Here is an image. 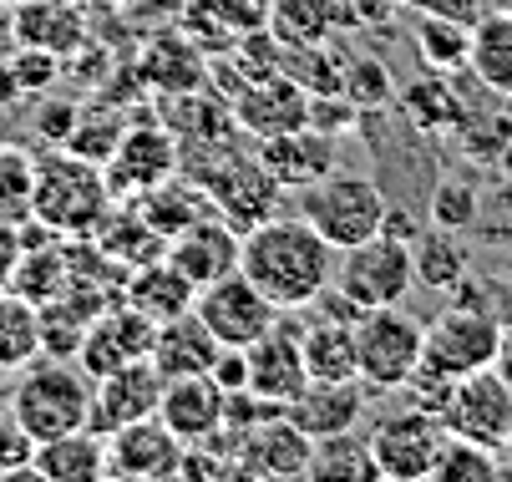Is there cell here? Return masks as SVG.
Wrapping results in <instances>:
<instances>
[{
    "label": "cell",
    "instance_id": "cell-20",
    "mask_svg": "<svg viewBox=\"0 0 512 482\" xmlns=\"http://www.w3.org/2000/svg\"><path fill=\"white\" fill-rule=\"evenodd\" d=\"M254 158L264 163V173L284 193H305L310 183H320L325 173H335V137H325L315 127L274 132V137H259Z\"/></svg>",
    "mask_w": 512,
    "mask_h": 482
},
{
    "label": "cell",
    "instance_id": "cell-39",
    "mask_svg": "<svg viewBox=\"0 0 512 482\" xmlns=\"http://www.w3.org/2000/svg\"><path fill=\"white\" fill-rule=\"evenodd\" d=\"M345 16L335 11V0H269V31L284 46H310V41H330V31Z\"/></svg>",
    "mask_w": 512,
    "mask_h": 482
},
{
    "label": "cell",
    "instance_id": "cell-32",
    "mask_svg": "<svg viewBox=\"0 0 512 482\" xmlns=\"http://www.w3.org/2000/svg\"><path fill=\"white\" fill-rule=\"evenodd\" d=\"M127 203H137V214L148 219V224H153L163 239H173V234H183L188 224H198V219H208V214H213L208 193H203L198 183H188L183 173L163 178L158 188L137 193V198H127Z\"/></svg>",
    "mask_w": 512,
    "mask_h": 482
},
{
    "label": "cell",
    "instance_id": "cell-25",
    "mask_svg": "<svg viewBox=\"0 0 512 482\" xmlns=\"http://www.w3.org/2000/svg\"><path fill=\"white\" fill-rule=\"evenodd\" d=\"M158 122L183 143H218V137H234L239 122H234V107L229 97H218L213 87H193V92H173V97H158Z\"/></svg>",
    "mask_w": 512,
    "mask_h": 482
},
{
    "label": "cell",
    "instance_id": "cell-10",
    "mask_svg": "<svg viewBox=\"0 0 512 482\" xmlns=\"http://www.w3.org/2000/svg\"><path fill=\"white\" fill-rule=\"evenodd\" d=\"M178 173V137L158 122V112H132V127L122 132L117 153L107 158L112 198H137Z\"/></svg>",
    "mask_w": 512,
    "mask_h": 482
},
{
    "label": "cell",
    "instance_id": "cell-26",
    "mask_svg": "<svg viewBox=\"0 0 512 482\" xmlns=\"http://www.w3.org/2000/svg\"><path fill=\"white\" fill-rule=\"evenodd\" d=\"M396 107L426 137H457V127L467 122V102L447 72H421L406 87H396Z\"/></svg>",
    "mask_w": 512,
    "mask_h": 482
},
{
    "label": "cell",
    "instance_id": "cell-57",
    "mask_svg": "<svg viewBox=\"0 0 512 482\" xmlns=\"http://www.w3.org/2000/svg\"><path fill=\"white\" fill-rule=\"evenodd\" d=\"M492 11H507L512 16V0H492Z\"/></svg>",
    "mask_w": 512,
    "mask_h": 482
},
{
    "label": "cell",
    "instance_id": "cell-41",
    "mask_svg": "<svg viewBox=\"0 0 512 482\" xmlns=\"http://www.w3.org/2000/svg\"><path fill=\"white\" fill-rule=\"evenodd\" d=\"M31 188H36V153L26 143H0V224L31 219Z\"/></svg>",
    "mask_w": 512,
    "mask_h": 482
},
{
    "label": "cell",
    "instance_id": "cell-21",
    "mask_svg": "<svg viewBox=\"0 0 512 482\" xmlns=\"http://www.w3.org/2000/svg\"><path fill=\"white\" fill-rule=\"evenodd\" d=\"M365 401H371V386L360 376L350 381H305V391L284 406V417L295 422L305 437H340V432H355L360 417H365Z\"/></svg>",
    "mask_w": 512,
    "mask_h": 482
},
{
    "label": "cell",
    "instance_id": "cell-8",
    "mask_svg": "<svg viewBox=\"0 0 512 482\" xmlns=\"http://www.w3.org/2000/svg\"><path fill=\"white\" fill-rule=\"evenodd\" d=\"M365 442H371L381 482H426L436 472V457L447 447V427H442V417H431V411H421L411 401L406 411L381 417Z\"/></svg>",
    "mask_w": 512,
    "mask_h": 482
},
{
    "label": "cell",
    "instance_id": "cell-45",
    "mask_svg": "<svg viewBox=\"0 0 512 482\" xmlns=\"http://www.w3.org/2000/svg\"><path fill=\"white\" fill-rule=\"evenodd\" d=\"M497 472H502V462H497L492 447L447 432V447H442V457H436L431 482H487V477H497Z\"/></svg>",
    "mask_w": 512,
    "mask_h": 482
},
{
    "label": "cell",
    "instance_id": "cell-22",
    "mask_svg": "<svg viewBox=\"0 0 512 482\" xmlns=\"http://www.w3.org/2000/svg\"><path fill=\"white\" fill-rule=\"evenodd\" d=\"M239 239H244V234H239L234 224H224L218 214H208V219L188 224L183 234H173L163 259L183 274L193 290H203V285L218 280V274L239 269Z\"/></svg>",
    "mask_w": 512,
    "mask_h": 482
},
{
    "label": "cell",
    "instance_id": "cell-13",
    "mask_svg": "<svg viewBox=\"0 0 512 482\" xmlns=\"http://www.w3.org/2000/svg\"><path fill=\"white\" fill-rule=\"evenodd\" d=\"M203 193H208V203H213L218 219L234 224L239 234H249L254 224L274 219V203H279L284 188L264 173V163H259L254 153L234 148L224 163H218V168L203 178Z\"/></svg>",
    "mask_w": 512,
    "mask_h": 482
},
{
    "label": "cell",
    "instance_id": "cell-28",
    "mask_svg": "<svg viewBox=\"0 0 512 482\" xmlns=\"http://www.w3.org/2000/svg\"><path fill=\"white\" fill-rule=\"evenodd\" d=\"M31 472L41 482H102L107 477V437L92 427H77L51 442H36Z\"/></svg>",
    "mask_w": 512,
    "mask_h": 482
},
{
    "label": "cell",
    "instance_id": "cell-2",
    "mask_svg": "<svg viewBox=\"0 0 512 482\" xmlns=\"http://www.w3.org/2000/svg\"><path fill=\"white\" fill-rule=\"evenodd\" d=\"M107 168L71 153V148H41L36 153V188H31V219L56 229L61 239H82L102 224L112 209Z\"/></svg>",
    "mask_w": 512,
    "mask_h": 482
},
{
    "label": "cell",
    "instance_id": "cell-52",
    "mask_svg": "<svg viewBox=\"0 0 512 482\" xmlns=\"http://www.w3.org/2000/svg\"><path fill=\"white\" fill-rule=\"evenodd\" d=\"M401 6H411V11H426V16H452V21H467V26H477V21L492 11V0H401Z\"/></svg>",
    "mask_w": 512,
    "mask_h": 482
},
{
    "label": "cell",
    "instance_id": "cell-23",
    "mask_svg": "<svg viewBox=\"0 0 512 482\" xmlns=\"http://www.w3.org/2000/svg\"><path fill=\"white\" fill-rule=\"evenodd\" d=\"M224 401H229V391L213 376H168L158 417L188 447V442H203V437H213L218 427H224Z\"/></svg>",
    "mask_w": 512,
    "mask_h": 482
},
{
    "label": "cell",
    "instance_id": "cell-6",
    "mask_svg": "<svg viewBox=\"0 0 512 482\" xmlns=\"http://www.w3.org/2000/svg\"><path fill=\"white\" fill-rule=\"evenodd\" d=\"M335 290H345L360 310H381V305H406L416 285V259L411 244L396 234H371L350 249L335 254Z\"/></svg>",
    "mask_w": 512,
    "mask_h": 482
},
{
    "label": "cell",
    "instance_id": "cell-44",
    "mask_svg": "<svg viewBox=\"0 0 512 482\" xmlns=\"http://www.w3.org/2000/svg\"><path fill=\"white\" fill-rule=\"evenodd\" d=\"M360 112H376L396 102V82H391V66L381 56H345V87H340Z\"/></svg>",
    "mask_w": 512,
    "mask_h": 482
},
{
    "label": "cell",
    "instance_id": "cell-37",
    "mask_svg": "<svg viewBox=\"0 0 512 482\" xmlns=\"http://www.w3.org/2000/svg\"><path fill=\"white\" fill-rule=\"evenodd\" d=\"M71 280V259H66V239H41V244H21V264L11 290L26 295L31 305H46L66 290Z\"/></svg>",
    "mask_w": 512,
    "mask_h": 482
},
{
    "label": "cell",
    "instance_id": "cell-27",
    "mask_svg": "<svg viewBox=\"0 0 512 482\" xmlns=\"http://www.w3.org/2000/svg\"><path fill=\"white\" fill-rule=\"evenodd\" d=\"M218 335L203 325L198 310H183L173 320L158 325V340H153V366L163 376H208L213 361H218Z\"/></svg>",
    "mask_w": 512,
    "mask_h": 482
},
{
    "label": "cell",
    "instance_id": "cell-36",
    "mask_svg": "<svg viewBox=\"0 0 512 482\" xmlns=\"http://www.w3.org/2000/svg\"><path fill=\"white\" fill-rule=\"evenodd\" d=\"M127 127H132V107H122V102H112V97L82 102L77 127H71V137H66V148L107 168V158L117 153V143H122Z\"/></svg>",
    "mask_w": 512,
    "mask_h": 482
},
{
    "label": "cell",
    "instance_id": "cell-4",
    "mask_svg": "<svg viewBox=\"0 0 512 482\" xmlns=\"http://www.w3.org/2000/svg\"><path fill=\"white\" fill-rule=\"evenodd\" d=\"M426 356V320L406 315L401 305L360 310L355 320V366L371 391H406Z\"/></svg>",
    "mask_w": 512,
    "mask_h": 482
},
{
    "label": "cell",
    "instance_id": "cell-35",
    "mask_svg": "<svg viewBox=\"0 0 512 482\" xmlns=\"http://www.w3.org/2000/svg\"><path fill=\"white\" fill-rule=\"evenodd\" d=\"M416 56L426 72H467V61H472V26L467 21H452V16H426L416 11Z\"/></svg>",
    "mask_w": 512,
    "mask_h": 482
},
{
    "label": "cell",
    "instance_id": "cell-1",
    "mask_svg": "<svg viewBox=\"0 0 512 482\" xmlns=\"http://www.w3.org/2000/svg\"><path fill=\"white\" fill-rule=\"evenodd\" d=\"M239 269L279 310H310L335 280V244L310 219H264L239 239Z\"/></svg>",
    "mask_w": 512,
    "mask_h": 482
},
{
    "label": "cell",
    "instance_id": "cell-30",
    "mask_svg": "<svg viewBox=\"0 0 512 482\" xmlns=\"http://www.w3.org/2000/svg\"><path fill=\"white\" fill-rule=\"evenodd\" d=\"M122 300H127L132 310H142L148 320H158V325H163V320H173V315L193 310L198 290L183 280V274H178L168 259H153V264H137V269L127 274Z\"/></svg>",
    "mask_w": 512,
    "mask_h": 482
},
{
    "label": "cell",
    "instance_id": "cell-38",
    "mask_svg": "<svg viewBox=\"0 0 512 482\" xmlns=\"http://www.w3.org/2000/svg\"><path fill=\"white\" fill-rule=\"evenodd\" d=\"M36 356H41V305L6 290L0 295V371L16 376Z\"/></svg>",
    "mask_w": 512,
    "mask_h": 482
},
{
    "label": "cell",
    "instance_id": "cell-7",
    "mask_svg": "<svg viewBox=\"0 0 512 482\" xmlns=\"http://www.w3.org/2000/svg\"><path fill=\"white\" fill-rule=\"evenodd\" d=\"M502 340H507V330H502L497 310L452 300L442 315L426 325V356H421V366H431V371H442V376L457 381L467 371H487L497 361V351H502Z\"/></svg>",
    "mask_w": 512,
    "mask_h": 482
},
{
    "label": "cell",
    "instance_id": "cell-51",
    "mask_svg": "<svg viewBox=\"0 0 512 482\" xmlns=\"http://www.w3.org/2000/svg\"><path fill=\"white\" fill-rule=\"evenodd\" d=\"M472 234H482L487 244H507V239H512V178H507V188L482 193Z\"/></svg>",
    "mask_w": 512,
    "mask_h": 482
},
{
    "label": "cell",
    "instance_id": "cell-29",
    "mask_svg": "<svg viewBox=\"0 0 512 482\" xmlns=\"http://www.w3.org/2000/svg\"><path fill=\"white\" fill-rule=\"evenodd\" d=\"M92 239H97V249L107 254V259H117L122 269H137V264H153V259H163L168 254V239L137 214V203H127V198H117L112 209L102 214V224L92 229Z\"/></svg>",
    "mask_w": 512,
    "mask_h": 482
},
{
    "label": "cell",
    "instance_id": "cell-54",
    "mask_svg": "<svg viewBox=\"0 0 512 482\" xmlns=\"http://www.w3.org/2000/svg\"><path fill=\"white\" fill-rule=\"evenodd\" d=\"M381 234H396V239H406V244H411V239L421 234V224H416L406 209H396V203H391V209H386V224H381Z\"/></svg>",
    "mask_w": 512,
    "mask_h": 482
},
{
    "label": "cell",
    "instance_id": "cell-33",
    "mask_svg": "<svg viewBox=\"0 0 512 482\" xmlns=\"http://www.w3.org/2000/svg\"><path fill=\"white\" fill-rule=\"evenodd\" d=\"M411 259H416V285L442 290V295H452L472 274V249L462 244V234L436 229V224L411 239Z\"/></svg>",
    "mask_w": 512,
    "mask_h": 482
},
{
    "label": "cell",
    "instance_id": "cell-46",
    "mask_svg": "<svg viewBox=\"0 0 512 482\" xmlns=\"http://www.w3.org/2000/svg\"><path fill=\"white\" fill-rule=\"evenodd\" d=\"M477 203H482V188L472 178H442V183L431 188V224L436 229H452V234H472Z\"/></svg>",
    "mask_w": 512,
    "mask_h": 482
},
{
    "label": "cell",
    "instance_id": "cell-11",
    "mask_svg": "<svg viewBox=\"0 0 512 482\" xmlns=\"http://www.w3.org/2000/svg\"><path fill=\"white\" fill-rule=\"evenodd\" d=\"M442 427L452 437L482 442V447H507L512 432V386L487 366V371H467L452 381V396L442 406Z\"/></svg>",
    "mask_w": 512,
    "mask_h": 482
},
{
    "label": "cell",
    "instance_id": "cell-17",
    "mask_svg": "<svg viewBox=\"0 0 512 482\" xmlns=\"http://www.w3.org/2000/svg\"><path fill=\"white\" fill-rule=\"evenodd\" d=\"M163 386L168 376L153 366V361H132V366H117L107 376L92 381V432H117L127 422H142V417H158V401H163Z\"/></svg>",
    "mask_w": 512,
    "mask_h": 482
},
{
    "label": "cell",
    "instance_id": "cell-14",
    "mask_svg": "<svg viewBox=\"0 0 512 482\" xmlns=\"http://www.w3.org/2000/svg\"><path fill=\"white\" fill-rule=\"evenodd\" d=\"M107 477L112 482H168L183 477V442L163 417H142L107 432Z\"/></svg>",
    "mask_w": 512,
    "mask_h": 482
},
{
    "label": "cell",
    "instance_id": "cell-15",
    "mask_svg": "<svg viewBox=\"0 0 512 482\" xmlns=\"http://www.w3.org/2000/svg\"><path fill=\"white\" fill-rule=\"evenodd\" d=\"M153 340H158V320H148L142 310H132L127 300L107 305L92 325H87V340L77 351V366L97 381L117 366H132V361H153Z\"/></svg>",
    "mask_w": 512,
    "mask_h": 482
},
{
    "label": "cell",
    "instance_id": "cell-49",
    "mask_svg": "<svg viewBox=\"0 0 512 482\" xmlns=\"http://www.w3.org/2000/svg\"><path fill=\"white\" fill-rule=\"evenodd\" d=\"M77 112H82V102H66V97H41V107H36V137H41V148H66V137H71V127H77Z\"/></svg>",
    "mask_w": 512,
    "mask_h": 482
},
{
    "label": "cell",
    "instance_id": "cell-34",
    "mask_svg": "<svg viewBox=\"0 0 512 482\" xmlns=\"http://www.w3.org/2000/svg\"><path fill=\"white\" fill-rule=\"evenodd\" d=\"M467 72L502 102H512V16L507 11H487L472 26V61Z\"/></svg>",
    "mask_w": 512,
    "mask_h": 482
},
{
    "label": "cell",
    "instance_id": "cell-43",
    "mask_svg": "<svg viewBox=\"0 0 512 482\" xmlns=\"http://www.w3.org/2000/svg\"><path fill=\"white\" fill-rule=\"evenodd\" d=\"M457 143H462L467 158L497 168L502 148L512 143V102H507V107H477V112L467 107V122L457 127Z\"/></svg>",
    "mask_w": 512,
    "mask_h": 482
},
{
    "label": "cell",
    "instance_id": "cell-5",
    "mask_svg": "<svg viewBox=\"0 0 512 482\" xmlns=\"http://www.w3.org/2000/svg\"><path fill=\"white\" fill-rule=\"evenodd\" d=\"M386 209H391V198L381 193L376 178H365V173H325L300 198V219H310L335 244V254L381 234Z\"/></svg>",
    "mask_w": 512,
    "mask_h": 482
},
{
    "label": "cell",
    "instance_id": "cell-50",
    "mask_svg": "<svg viewBox=\"0 0 512 482\" xmlns=\"http://www.w3.org/2000/svg\"><path fill=\"white\" fill-rule=\"evenodd\" d=\"M355 122H360V107H355L345 92H315V97H310V127H315V132L345 137Z\"/></svg>",
    "mask_w": 512,
    "mask_h": 482
},
{
    "label": "cell",
    "instance_id": "cell-42",
    "mask_svg": "<svg viewBox=\"0 0 512 482\" xmlns=\"http://www.w3.org/2000/svg\"><path fill=\"white\" fill-rule=\"evenodd\" d=\"M284 72L295 77L310 97H315V92H340V87H345V56H340L330 41L284 46Z\"/></svg>",
    "mask_w": 512,
    "mask_h": 482
},
{
    "label": "cell",
    "instance_id": "cell-24",
    "mask_svg": "<svg viewBox=\"0 0 512 482\" xmlns=\"http://www.w3.org/2000/svg\"><path fill=\"white\" fill-rule=\"evenodd\" d=\"M16 46H46L56 56H71L87 46V11L82 0H21L11 11Z\"/></svg>",
    "mask_w": 512,
    "mask_h": 482
},
{
    "label": "cell",
    "instance_id": "cell-31",
    "mask_svg": "<svg viewBox=\"0 0 512 482\" xmlns=\"http://www.w3.org/2000/svg\"><path fill=\"white\" fill-rule=\"evenodd\" d=\"M300 346H305L310 381H350V376H360V366H355V325L350 320L310 315L300 325Z\"/></svg>",
    "mask_w": 512,
    "mask_h": 482
},
{
    "label": "cell",
    "instance_id": "cell-58",
    "mask_svg": "<svg viewBox=\"0 0 512 482\" xmlns=\"http://www.w3.org/2000/svg\"><path fill=\"white\" fill-rule=\"evenodd\" d=\"M82 6H107V0H82Z\"/></svg>",
    "mask_w": 512,
    "mask_h": 482
},
{
    "label": "cell",
    "instance_id": "cell-55",
    "mask_svg": "<svg viewBox=\"0 0 512 482\" xmlns=\"http://www.w3.org/2000/svg\"><path fill=\"white\" fill-rule=\"evenodd\" d=\"M492 310H497V320H502V330L512 340V285H492Z\"/></svg>",
    "mask_w": 512,
    "mask_h": 482
},
{
    "label": "cell",
    "instance_id": "cell-9",
    "mask_svg": "<svg viewBox=\"0 0 512 482\" xmlns=\"http://www.w3.org/2000/svg\"><path fill=\"white\" fill-rule=\"evenodd\" d=\"M193 310L218 335V346H239V351L254 346V340L284 315L244 269H229V274H218L213 285H203L198 300H193Z\"/></svg>",
    "mask_w": 512,
    "mask_h": 482
},
{
    "label": "cell",
    "instance_id": "cell-3",
    "mask_svg": "<svg viewBox=\"0 0 512 482\" xmlns=\"http://www.w3.org/2000/svg\"><path fill=\"white\" fill-rule=\"evenodd\" d=\"M11 417L36 437L51 442L61 432H77L92 422V376L77 361H61V356H36L31 366H21L11 376V401H6Z\"/></svg>",
    "mask_w": 512,
    "mask_h": 482
},
{
    "label": "cell",
    "instance_id": "cell-19",
    "mask_svg": "<svg viewBox=\"0 0 512 482\" xmlns=\"http://www.w3.org/2000/svg\"><path fill=\"white\" fill-rule=\"evenodd\" d=\"M137 77L153 97H173V92H193V87H208V51L178 26L168 31H153L137 51Z\"/></svg>",
    "mask_w": 512,
    "mask_h": 482
},
{
    "label": "cell",
    "instance_id": "cell-16",
    "mask_svg": "<svg viewBox=\"0 0 512 482\" xmlns=\"http://www.w3.org/2000/svg\"><path fill=\"white\" fill-rule=\"evenodd\" d=\"M244 356H249V391L269 406H289L310 381L300 325H289V320H274L254 346H244Z\"/></svg>",
    "mask_w": 512,
    "mask_h": 482
},
{
    "label": "cell",
    "instance_id": "cell-56",
    "mask_svg": "<svg viewBox=\"0 0 512 482\" xmlns=\"http://www.w3.org/2000/svg\"><path fill=\"white\" fill-rule=\"evenodd\" d=\"M497 173H502V178H512V143L502 148V158H497Z\"/></svg>",
    "mask_w": 512,
    "mask_h": 482
},
{
    "label": "cell",
    "instance_id": "cell-59",
    "mask_svg": "<svg viewBox=\"0 0 512 482\" xmlns=\"http://www.w3.org/2000/svg\"><path fill=\"white\" fill-rule=\"evenodd\" d=\"M507 447H512V432H507Z\"/></svg>",
    "mask_w": 512,
    "mask_h": 482
},
{
    "label": "cell",
    "instance_id": "cell-18",
    "mask_svg": "<svg viewBox=\"0 0 512 482\" xmlns=\"http://www.w3.org/2000/svg\"><path fill=\"white\" fill-rule=\"evenodd\" d=\"M234 122H239L244 137H254V143L259 137H274V132L310 127V92L289 72H269L234 97Z\"/></svg>",
    "mask_w": 512,
    "mask_h": 482
},
{
    "label": "cell",
    "instance_id": "cell-40",
    "mask_svg": "<svg viewBox=\"0 0 512 482\" xmlns=\"http://www.w3.org/2000/svg\"><path fill=\"white\" fill-rule=\"evenodd\" d=\"M310 477H325V482H376L381 472H376L371 442L355 437V432H340V437H320L315 442Z\"/></svg>",
    "mask_w": 512,
    "mask_h": 482
},
{
    "label": "cell",
    "instance_id": "cell-47",
    "mask_svg": "<svg viewBox=\"0 0 512 482\" xmlns=\"http://www.w3.org/2000/svg\"><path fill=\"white\" fill-rule=\"evenodd\" d=\"M6 61H11V77H16L21 97H46L61 77V66H66V56H56L46 46H16Z\"/></svg>",
    "mask_w": 512,
    "mask_h": 482
},
{
    "label": "cell",
    "instance_id": "cell-48",
    "mask_svg": "<svg viewBox=\"0 0 512 482\" xmlns=\"http://www.w3.org/2000/svg\"><path fill=\"white\" fill-rule=\"evenodd\" d=\"M31 462H36V437L11 417V411H0V482L36 477V472H31Z\"/></svg>",
    "mask_w": 512,
    "mask_h": 482
},
{
    "label": "cell",
    "instance_id": "cell-53",
    "mask_svg": "<svg viewBox=\"0 0 512 482\" xmlns=\"http://www.w3.org/2000/svg\"><path fill=\"white\" fill-rule=\"evenodd\" d=\"M16 264H21V229L16 224H0V295L11 290Z\"/></svg>",
    "mask_w": 512,
    "mask_h": 482
},
{
    "label": "cell",
    "instance_id": "cell-12",
    "mask_svg": "<svg viewBox=\"0 0 512 482\" xmlns=\"http://www.w3.org/2000/svg\"><path fill=\"white\" fill-rule=\"evenodd\" d=\"M234 457H239V477H254V482L310 477L315 437H305L284 411H269V417H259L254 427L234 432Z\"/></svg>",
    "mask_w": 512,
    "mask_h": 482
}]
</instances>
